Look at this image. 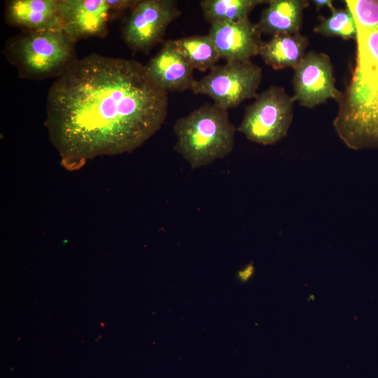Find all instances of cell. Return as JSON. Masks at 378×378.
<instances>
[{"label": "cell", "mask_w": 378, "mask_h": 378, "mask_svg": "<svg viewBox=\"0 0 378 378\" xmlns=\"http://www.w3.org/2000/svg\"><path fill=\"white\" fill-rule=\"evenodd\" d=\"M167 92L139 62L96 53L78 60L51 85L45 125L67 170L99 155L130 153L162 127Z\"/></svg>", "instance_id": "1"}, {"label": "cell", "mask_w": 378, "mask_h": 378, "mask_svg": "<svg viewBox=\"0 0 378 378\" xmlns=\"http://www.w3.org/2000/svg\"><path fill=\"white\" fill-rule=\"evenodd\" d=\"M356 58L333 126L350 148H378V13L356 22Z\"/></svg>", "instance_id": "2"}, {"label": "cell", "mask_w": 378, "mask_h": 378, "mask_svg": "<svg viewBox=\"0 0 378 378\" xmlns=\"http://www.w3.org/2000/svg\"><path fill=\"white\" fill-rule=\"evenodd\" d=\"M236 130L226 110L204 104L176 120L174 150L192 169L207 166L231 153Z\"/></svg>", "instance_id": "3"}, {"label": "cell", "mask_w": 378, "mask_h": 378, "mask_svg": "<svg viewBox=\"0 0 378 378\" xmlns=\"http://www.w3.org/2000/svg\"><path fill=\"white\" fill-rule=\"evenodd\" d=\"M75 45L62 29L21 31L3 52L21 78L41 80L57 78L78 60Z\"/></svg>", "instance_id": "4"}, {"label": "cell", "mask_w": 378, "mask_h": 378, "mask_svg": "<svg viewBox=\"0 0 378 378\" xmlns=\"http://www.w3.org/2000/svg\"><path fill=\"white\" fill-rule=\"evenodd\" d=\"M293 103L283 88L272 85L246 107L237 130L253 142L275 144L288 133L293 116Z\"/></svg>", "instance_id": "5"}, {"label": "cell", "mask_w": 378, "mask_h": 378, "mask_svg": "<svg viewBox=\"0 0 378 378\" xmlns=\"http://www.w3.org/2000/svg\"><path fill=\"white\" fill-rule=\"evenodd\" d=\"M261 79L262 69L251 60L227 62L215 65L208 74L195 80L190 90L208 95L216 105L227 111L255 98Z\"/></svg>", "instance_id": "6"}, {"label": "cell", "mask_w": 378, "mask_h": 378, "mask_svg": "<svg viewBox=\"0 0 378 378\" xmlns=\"http://www.w3.org/2000/svg\"><path fill=\"white\" fill-rule=\"evenodd\" d=\"M181 15L174 0H139L122 28V36L134 51L146 54L162 41L169 24Z\"/></svg>", "instance_id": "7"}, {"label": "cell", "mask_w": 378, "mask_h": 378, "mask_svg": "<svg viewBox=\"0 0 378 378\" xmlns=\"http://www.w3.org/2000/svg\"><path fill=\"white\" fill-rule=\"evenodd\" d=\"M335 83L330 57L323 52L309 51L294 69L292 98L308 108H314L329 99L337 102L342 92Z\"/></svg>", "instance_id": "8"}, {"label": "cell", "mask_w": 378, "mask_h": 378, "mask_svg": "<svg viewBox=\"0 0 378 378\" xmlns=\"http://www.w3.org/2000/svg\"><path fill=\"white\" fill-rule=\"evenodd\" d=\"M62 30L74 42L104 38L109 22L106 0H58Z\"/></svg>", "instance_id": "9"}, {"label": "cell", "mask_w": 378, "mask_h": 378, "mask_svg": "<svg viewBox=\"0 0 378 378\" xmlns=\"http://www.w3.org/2000/svg\"><path fill=\"white\" fill-rule=\"evenodd\" d=\"M260 31L249 19L211 24L208 36L220 58L227 62L248 61L258 54Z\"/></svg>", "instance_id": "10"}, {"label": "cell", "mask_w": 378, "mask_h": 378, "mask_svg": "<svg viewBox=\"0 0 378 378\" xmlns=\"http://www.w3.org/2000/svg\"><path fill=\"white\" fill-rule=\"evenodd\" d=\"M144 67L149 78L166 92L191 89L195 80L194 69L176 49L172 40L166 41Z\"/></svg>", "instance_id": "11"}, {"label": "cell", "mask_w": 378, "mask_h": 378, "mask_svg": "<svg viewBox=\"0 0 378 378\" xmlns=\"http://www.w3.org/2000/svg\"><path fill=\"white\" fill-rule=\"evenodd\" d=\"M6 22L22 31L62 29L58 0H8Z\"/></svg>", "instance_id": "12"}, {"label": "cell", "mask_w": 378, "mask_h": 378, "mask_svg": "<svg viewBox=\"0 0 378 378\" xmlns=\"http://www.w3.org/2000/svg\"><path fill=\"white\" fill-rule=\"evenodd\" d=\"M256 23L260 33L271 36L297 34L302 13L309 3L305 0H270Z\"/></svg>", "instance_id": "13"}, {"label": "cell", "mask_w": 378, "mask_h": 378, "mask_svg": "<svg viewBox=\"0 0 378 378\" xmlns=\"http://www.w3.org/2000/svg\"><path fill=\"white\" fill-rule=\"evenodd\" d=\"M307 46V37L300 34L276 35L261 41L258 55L274 69H295L305 56Z\"/></svg>", "instance_id": "14"}, {"label": "cell", "mask_w": 378, "mask_h": 378, "mask_svg": "<svg viewBox=\"0 0 378 378\" xmlns=\"http://www.w3.org/2000/svg\"><path fill=\"white\" fill-rule=\"evenodd\" d=\"M175 47L193 69H211L220 59L212 40L207 35H195L172 40Z\"/></svg>", "instance_id": "15"}, {"label": "cell", "mask_w": 378, "mask_h": 378, "mask_svg": "<svg viewBox=\"0 0 378 378\" xmlns=\"http://www.w3.org/2000/svg\"><path fill=\"white\" fill-rule=\"evenodd\" d=\"M262 0H202L200 1L204 18L211 24L217 22H238L248 15Z\"/></svg>", "instance_id": "16"}, {"label": "cell", "mask_w": 378, "mask_h": 378, "mask_svg": "<svg viewBox=\"0 0 378 378\" xmlns=\"http://www.w3.org/2000/svg\"><path fill=\"white\" fill-rule=\"evenodd\" d=\"M329 18L316 25L314 32L326 36H338L344 39H356L357 26L350 9L335 8Z\"/></svg>", "instance_id": "17"}, {"label": "cell", "mask_w": 378, "mask_h": 378, "mask_svg": "<svg viewBox=\"0 0 378 378\" xmlns=\"http://www.w3.org/2000/svg\"><path fill=\"white\" fill-rule=\"evenodd\" d=\"M139 0H106L108 8L109 21L113 20L127 10L132 9Z\"/></svg>", "instance_id": "18"}, {"label": "cell", "mask_w": 378, "mask_h": 378, "mask_svg": "<svg viewBox=\"0 0 378 378\" xmlns=\"http://www.w3.org/2000/svg\"><path fill=\"white\" fill-rule=\"evenodd\" d=\"M313 4H314L317 10L324 7L328 8L331 11L335 8H334L332 1L331 0H314Z\"/></svg>", "instance_id": "19"}, {"label": "cell", "mask_w": 378, "mask_h": 378, "mask_svg": "<svg viewBox=\"0 0 378 378\" xmlns=\"http://www.w3.org/2000/svg\"><path fill=\"white\" fill-rule=\"evenodd\" d=\"M253 267L249 265L244 270L239 272L238 274L239 279L242 282H246L251 278V276L253 274Z\"/></svg>", "instance_id": "20"}, {"label": "cell", "mask_w": 378, "mask_h": 378, "mask_svg": "<svg viewBox=\"0 0 378 378\" xmlns=\"http://www.w3.org/2000/svg\"><path fill=\"white\" fill-rule=\"evenodd\" d=\"M316 299V297L314 294H310L307 297V301L309 302H314Z\"/></svg>", "instance_id": "21"}]
</instances>
